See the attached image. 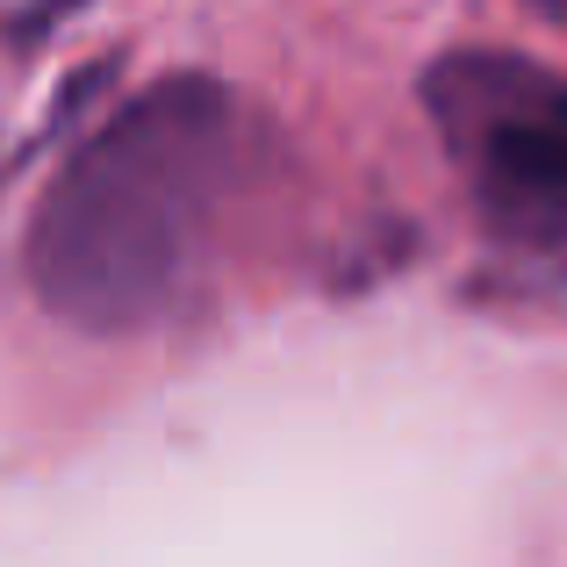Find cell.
Listing matches in <instances>:
<instances>
[{
    "instance_id": "obj_1",
    "label": "cell",
    "mask_w": 567,
    "mask_h": 567,
    "mask_svg": "<svg viewBox=\"0 0 567 567\" xmlns=\"http://www.w3.org/2000/svg\"><path fill=\"white\" fill-rule=\"evenodd\" d=\"M251 173L237 94L202 72L144 86L51 173L29 216V280L80 331H144L202 280Z\"/></svg>"
},
{
    "instance_id": "obj_2",
    "label": "cell",
    "mask_w": 567,
    "mask_h": 567,
    "mask_svg": "<svg viewBox=\"0 0 567 567\" xmlns=\"http://www.w3.org/2000/svg\"><path fill=\"white\" fill-rule=\"evenodd\" d=\"M424 109L467 173L488 230L567 266V80L517 51H453L424 72Z\"/></svg>"
}]
</instances>
